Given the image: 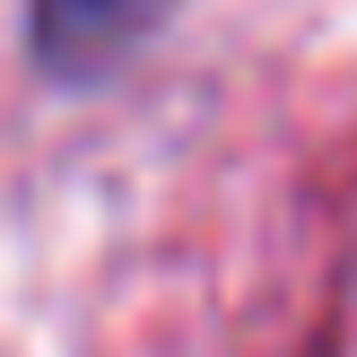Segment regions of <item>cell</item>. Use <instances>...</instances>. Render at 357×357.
Wrapping results in <instances>:
<instances>
[{"label": "cell", "instance_id": "6da1fadb", "mask_svg": "<svg viewBox=\"0 0 357 357\" xmlns=\"http://www.w3.org/2000/svg\"><path fill=\"white\" fill-rule=\"evenodd\" d=\"M149 9L157 0H35V35H44V52H61V61H105L114 44L139 35Z\"/></svg>", "mask_w": 357, "mask_h": 357}]
</instances>
